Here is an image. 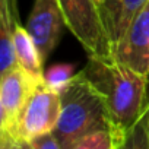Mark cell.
Instances as JSON below:
<instances>
[{
    "mask_svg": "<svg viewBox=\"0 0 149 149\" xmlns=\"http://www.w3.org/2000/svg\"><path fill=\"white\" fill-rule=\"evenodd\" d=\"M95 2H97V5H98V8H100V5L104 2V0H95Z\"/></svg>",
    "mask_w": 149,
    "mask_h": 149,
    "instance_id": "cell-17",
    "label": "cell"
},
{
    "mask_svg": "<svg viewBox=\"0 0 149 149\" xmlns=\"http://www.w3.org/2000/svg\"><path fill=\"white\" fill-rule=\"evenodd\" d=\"M74 74H76L74 73V64L57 63L47 67V70H44V82L51 89L60 92L74 78Z\"/></svg>",
    "mask_w": 149,
    "mask_h": 149,
    "instance_id": "cell-13",
    "label": "cell"
},
{
    "mask_svg": "<svg viewBox=\"0 0 149 149\" xmlns=\"http://www.w3.org/2000/svg\"><path fill=\"white\" fill-rule=\"evenodd\" d=\"M13 45H15L18 66H21L34 81L44 82V66H42L44 60L26 26L24 28L19 24V21H15Z\"/></svg>",
    "mask_w": 149,
    "mask_h": 149,
    "instance_id": "cell-9",
    "label": "cell"
},
{
    "mask_svg": "<svg viewBox=\"0 0 149 149\" xmlns=\"http://www.w3.org/2000/svg\"><path fill=\"white\" fill-rule=\"evenodd\" d=\"M61 114L60 92L40 84L24 105L12 136L31 140L45 133L54 132Z\"/></svg>",
    "mask_w": 149,
    "mask_h": 149,
    "instance_id": "cell-4",
    "label": "cell"
},
{
    "mask_svg": "<svg viewBox=\"0 0 149 149\" xmlns=\"http://www.w3.org/2000/svg\"><path fill=\"white\" fill-rule=\"evenodd\" d=\"M117 149H149V107L137 123L126 132Z\"/></svg>",
    "mask_w": 149,
    "mask_h": 149,
    "instance_id": "cell-11",
    "label": "cell"
},
{
    "mask_svg": "<svg viewBox=\"0 0 149 149\" xmlns=\"http://www.w3.org/2000/svg\"><path fill=\"white\" fill-rule=\"evenodd\" d=\"M64 26L66 21L58 0H34L26 29L35 41L44 61L58 45Z\"/></svg>",
    "mask_w": 149,
    "mask_h": 149,
    "instance_id": "cell-7",
    "label": "cell"
},
{
    "mask_svg": "<svg viewBox=\"0 0 149 149\" xmlns=\"http://www.w3.org/2000/svg\"><path fill=\"white\" fill-rule=\"evenodd\" d=\"M18 0H10V5H12V10H13V15H15V18L18 19Z\"/></svg>",
    "mask_w": 149,
    "mask_h": 149,
    "instance_id": "cell-16",
    "label": "cell"
},
{
    "mask_svg": "<svg viewBox=\"0 0 149 149\" xmlns=\"http://www.w3.org/2000/svg\"><path fill=\"white\" fill-rule=\"evenodd\" d=\"M34 149H63L60 142L57 140V137L54 136V133H45L41 134L38 137H34L29 140Z\"/></svg>",
    "mask_w": 149,
    "mask_h": 149,
    "instance_id": "cell-14",
    "label": "cell"
},
{
    "mask_svg": "<svg viewBox=\"0 0 149 149\" xmlns=\"http://www.w3.org/2000/svg\"><path fill=\"white\" fill-rule=\"evenodd\" d=\"M61 114L54 136L63 149H69L81 137L97 130H114L107 104L98 89L79 72L60 91ZM117 134V133H116ZM117 137L123 140L118 134Z\"/></svg>",
    "mask_w": 149,
    "mask_h": 149,
    "instance_id": "cell-2",
    "label": "cell"
},
{
    "mask_svg": "<svg viewBox=\"0 0 149 149\" xmlns=\"http://www.w3.org/2000/svg\"><path fill=\"white\" fill-rule=\"evenodd\" d=\"M84 74L102 95L113 127L123 139L145 113L148 78L118 63L113 56L88 54Z\"/></svg>",
    "mask_w": 149,
    "mask_h": 149,
    "instance_id": "cell-1",
    "label": "cell"
},
{
    "mask_svg": "<svg viewBox=\"0 0 149 149\" xmlns=\"http://www.w3.org/2000/svg\"><path fill=\"white\" fill-rule=\"evenodd\" d=\"M66 26L88 54L113 56V45L104 28L95 0H58Z\"/></svg>",
    "mask_w": 149,
    "mask_h": 149,
    "instance_id": "cell-3",
    "label": "cell"
},
{
    "mask_svg": "<svg viewBox=\"0 0 149 149\" xmlns=\"http://www.w3.org/2000/svg\"><path fill=\"white\" fill-rule=\"evenodd\" d=\"M120 139L113 130H97L74 142L69 149H117Z\"/></svg>",
    "mask_w": 149,
    "mask_h": 149,
    "instance_id": "cell-12",
    "label": "cell"
},
{
    "mask_svg": "<svg viewBox=\"0 0 149 149\" xmlns=\"http://www.w3.org/2000/svg\"><path fill=\"white\" fill-rule=\"evenodd\" d=\"M0 149H34L29 140L15 137L9 133L2 132V139H0Z\"/></svg>",
    "mask_w": 149,
    "mask_h": 149,
    "instance_id": "cell-15",
    "label": "cell"
},
{
    "mask_svg": "<svg viewBox=\"0 0 149 149\" xmlns=\"http://www.w3.org/2000/svg\"><path fill=\"white\" fill-rule=\"evenodd\" d=\"M113 57L148 78L149 74V0L123 37L113 45Z\"/></svg>",
    "mask_w": 149,
    "mask_h": 149,
    "instance_id": "cell-5",
    "label": "cell"
},
{
    "mask_svg": "<svg viewBox=\"0 0 149 149\" xmlns=\"http://www.w3.org/2000/svg\"><path fill=\"white\" fill-rule=\"evenodd\" d=\"M40 84L42 82L34 81L21 66L2 73L0 76V127L3 133H13L24 105Z\"/></svg>",
    "mask_w": 149,
    "mask_h": 149,
    "instance_id": "cell-6",
    "label": "cell"
},
{
    "mask_svg": "<svg viewBox=\"0 0 149 149\" xmlns=\"http://www.w3.org/2000/svg\"><path fill=\"white\" fill-rule=\"evenodd\" d=\"M15 21L10 0H0V73H6L18 66L15 45H13V29Z\"/></svg>",
    "mask_w": 149,
    "mask_h": 149,
    "instance_id": "cell-10",
    "label": "cell"
},
{
    "mask_svg": "<svg viewBox=\"0 0 149 149\" xmlns=\"http://www.w3.org/2000/svg\"><path fill=\"white\" fill-rule=\"evenodd\" d=\"M146 2L148 0H104L100 5V15L111 45L123 37Z\"/></svg>",
    "mask_w": 149,
    "mask_h": 149,
    "instance_id": "cell-8",
    "label": "cell"
}]
</instances>
